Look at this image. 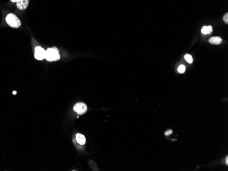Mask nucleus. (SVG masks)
I'll return each mask as SVG.
<instances>
[{"label": "nucleus", "mask_w": 228, "mask_h": 171, "mask_svg": "<svg viewBox=\"0 0 228 171\" xmlns=\"http://www.w3.org/2000/svg\"><path fill=\"white\" fill-rule=\"evenodd\" d=\"M209 42L212 45H219L222 42V39L219 37H212L209 39Z\"/></svg>", "instance_id": "7"}, {"label": "nucleus", "mask_w": 228, "mask_h": 171, "mask_svg": "<svg viewBox=\"0 0 228 171\" xmlns=\"http://www.w3.org/2000/svg\"><path fill=\"white\" fill-rule=\"evenodd\" d=\"M212 31V26H204L201 29V33L204 34H210Z\"/></svg>", "instance_id": "8"}, {"label": "nucleus", "mask_w": 228, "mask_h": 171, "mask_svg": "<svg viewBox=\"0 0 228 171\" xmlns=\"http://www.w3.org/2000/svg\"><path fill=\"white\" fill-rule=\"evenodd\" d=\"M19 1V0H11V2H14V3H17V2H18Z\"/></svg>", "instance_id": "13"}, {"label": "nucleus", "mask_w": 228, "mask_h": 171, "mask_svg": "<svg viewBox=\"0 0 228 171\" xmlns=\"http://www.w3.org/2000/svg\"><path fill=\"white\" fill-rule=\"evenodd\" d=\"M185 66L184 65H181L178 68V71L180 72V73H184L185 72Z\"/></svg>", "instance_id": "10"}, {"label": "nucleus", "mask_w": 228, "mask_h": 171, "mask_svg": "<svg viewBox=\"0 0 228 171\" xmlns=\"http://www.w3.org/2000/svg\"><path fill=\"white\" fill-rule=\"evenodd\" d=\"M74 111L78 113L79 115H83L84 113H86L87 111V107L86 106V104L80 102V103H77L74 106Z\"/></svg>", "instance_id": "4"}, {"label": "nucleus", "mask_w": 228, "mask_h": 171, "mask_svg": "<svg viewBox=\"0 0 228 171\" xmlns=\"http://www.w3.org/2000/svg\"><path fill=\"white\" fill-rule=\"evenodd\" d=\"M172 133V131L171 130H167L166 132H165V135L166 136H169L170 134H171Z\"/></svg>", "instance_id": "12"}, {"label": "nucleus", "mask_w": 228, "mask_h": 171, "mask_svg": "<svg viewBox=\"0 0 228 171\" xmlns=\"http://www.w3.org/2000/svg\"><path fill=\"white\" fill-rule=\"evenodd\" d=\"M45 53L46 50L40 46L36 47L35 52H34V57L37 60L41 61L44 59H45Z\"/></svg>", "instance_id": "3"}, {"label": "nucleus", "mask_w": 228, "mask_h": 171, "mask_svg": "<svg viewBox=\"0 0 228 171\" xmlns=\"http://www.w3.org/2000/svg\"><path fill=\"white\" fill-rule=\"evenodd\" d=\"M13 94H14V95H15V94H17V92H13Z\"/></svg>", "instance_id": "15"}, {"label": "nucleus", "mask_w": 228, "mask_h": 171, "mask_svg": "<svg viewBox=\"0 0 228 171\" xmlns=\"http://www.w3.org/2000/svg\"><path fill=\"white\" fill-rule=\"evenodd\" d=\"M45 59L48 61H56L60 59L58 50L56 48H50L46 50Z\"/></svg>", "instance_id": "1"}, {"label": "nucleus", "mask_w": 228, "mask_h": 171, "mask_svg": "<svg viewBox=\"0 0 228 171\" xmlns=\"http://www.w3.org/2000/svg\"><path fill=\"white\" fill-rule=\"evenodd\" d=\"M223 20L226 22V23H228V13H226L225 15L223 16Z\"/></svg>", "instance_id": "11"}, {"label": "nucleus", "mask_w": 228, "mask_h": 171, "mask_svg": "<svg viewBox=\"0 0 228 171\" xmlns=\"http://www.w3.org/2000/svg\"><path fill=\"white\" fill-rule=\"evenodd\" d=\"M226 162L227 164H228V158L227 157L226 158Z\"/></svg>", "instance_id": "14"}, {"label": "nucleus", "mask_w": 228, "mask_h": 171, "mask_svg": "<svg viewBox=\"0 0 228 171\" xmlns=\"http://www.w3.org/2000/svg\"><path fill=\"white\" fill-rule=\"evenodd\" d=\"M6 23H8L11 27L19 28L21 26V21L15 14H9L6 17Z\"/></svg>", "instance_id": "2"}, {"label": "nucleus", "mask_w": 228, "mask_h": 171, "mask_svg": "<svg viewBox=\"0 0 228 171\" xmlns=\"http://www.w3.org/2000/svg\"><path fill=\"white\" fill-rule=\"evenodd\" d=\"M185 59H186V61H187V62L189 63V64H192L193 63V57L191 55L189 54H186L185 55Z\"/></svg>", "instance_id": "9"}, {"label": "nucleus", "mask_w": 228, "mask_h": 171, "mask_svg": "<svg viewBox=\"0 0 228 171\" xmlns=\"http://www.w3.org/2000/svg\"><path fill=\"white\" fill-rule=\"evenodd\" d=\"M76 140H77V143H78L81 145H85L86 141L85 136H84L83 134H79V133L76 134Z\"/></svg>", "instance_id": "6"}, {"label": "nucleus", "mask_w": 228, "mask_h": 171, "mask_svg": "<svg viewBox=\"0 0 228 171\" xmlns=\"http://www.w3.org/2000/svg\"><path fill=\"white\" fill-rule=\"evenodd\" d=\"M29 5V0H19L17 2V7L19 10H25Z\"/></svg>", "instance_id": "5"}]
</instances>
